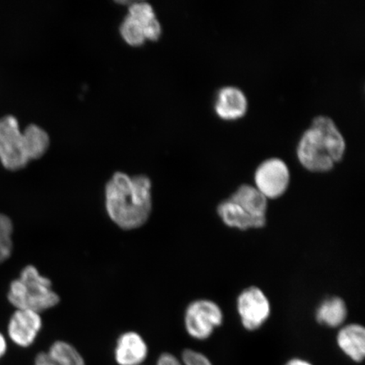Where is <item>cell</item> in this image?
Wrapping results in <instances>:
<instances>
[{
  "label": "cell",
  "instance_id": "cell-19",
  "mask_svg": "<svg viewBox=\"0 0 365 365\" xmlns=\"http://www.w3.org/2000/svg\"><path fill=\"white\" fill-rule=\"evenodd\" d=\"M120 30L122 38L131 46H139L145 42L143 26L129 15L123 20Z\"/></svg>",
  "mask_w": 365,
  "mask_h": 365
},
{
  "label": "cell",
  "instance_id": "cell-2",
  "mask_svg": "<svg viewBox=\"0 0 365 365\" xmlns=\"http://www.w3.org/2000/svg\"><path fill=\"white\" fill-rule=\"evenodd\" d=\"M346 152V140L334 120L327 115L313 118L297 147V156L303 167L312 172L330 171Z\"/></svg>",
  "mask_w": 365,
  "mask_h": 365
},
{
  "label": "cell",
  "instance_id": "cell-13",
  "mask_svg": "<svg viewBox=\"0 0 365 365\" xmlns=\"http://www.w3.org/2000/svg\"><path fill=\"white\" fill-rule=\"evenodd\" d=\"M337 344L346 356L355 362L363 361L365 356V330L359 324L341 328L337 335Z\"/></svg>",
  "mask_w": 365,
  "mask_h": 365
},
{
  "label": "cell",
  "instance_id": "cell-17",
  "mask_svg": "<svg viewBox=\"0 0 365 365\" xmlns=\"http://www.w3.org/2000/svg\"><path fill=\"white\" fill-rule=\"evenodd\" d=\"M156 365H212L207 356L192 349H186L182 353L181 359L170 353L159 356Z\"/></svg>",
  "mask_w": 365,
  "mask_h": 365
},
{
  "label": "cell",
  "instance_id": "cell-1",
  "mask_svg": "<svg viewBox=\"0 0 365 365\" xmlns=\"http://www.w3.org/2000/svg\"><path fill=\"white\" fill-rule=\"evenodd\" d=\"M105 211L122 230H138L153 212L152 181L145 175L114 173L105 186Z\"/></svg>",
  "mask_w": 365,
  "mask_h": 365
},
{
  "label": "cell",
  "instance_id": "cell-23",
  "mask_svg": "<svg viewBox=\"0 0 365 365\" xmlns=\"http://www.w3.org/2000/svg\"><path fill=\"white\" fill-rule=\"evenodd\" d=\"M285 365H312V364L307 361V360L300 359H291L290 361L287 362Z\"/></svg>",
  "mask_w": 365,
  "mask_h": 365
},
{
  "label": "cell",
  "instance_id": "cell-16",
  "mask_svg": "<svg viewBox=\"0 0 365 365\" xmlns=\"http://www.w3.org/2000/svg\"><path fill=\"white\" fill-rule=\"evenodd\" d=\"M348 314L346 304L339 297H331L323 301L317 310L316 318L322 325L339 327Z\"/></svg>",
  "mask_w": 365,
  "mask_h": 365
},
{
  "label": "cell",
  "instance_id": "cell-22",
  "mask_svg": "<svg viewBox=\"0 0 365 365\" xmlns=\"http://www.w3.org/2000/svg\"><path fill=\"white\" fill-rule=\"evenodd\" d=\"M7 351V341L6 337L0 332V359L6 354Z\"/></svg>",
  "mask_w": 365,
  "mask_h": 365
},
{
  "label": "cell",
  "instance_id": "cell-9",
  "mask_svg": "<svg viewBox=\"0 0 365 365\" xmlns=\"http://www.w3.org/2000/svg\"><path fill=\"white\" fill-rule=\"evenodd\" d=\"M214 109L222 120H236L247 112L248 98L238 86H222L217 91Z\"/></svg>",
  "mask_w": 365,
  "mask_h": 365
},
{
  "label": "cell",
  "instance_id": "cell-20",
  "mask_svg": "<svg viewBox=\"0 0 365 365\" xmlns=\"http://www.w3.org/2000/svg\"><path fill=\"white\" fill-rule=\"evenodd\" d=\"M129 16L140 22L141 25L156 17L153 8L148 2H135L129 8Z\"/></svg>",
  "mask_w": 365,
  "mask_h": 365
},
{
  "label": "cell",
  "instance_id": "cell-11",
  "mask_svg": "<svg viewBox=\"0 0 365 365\" xmlns=\"http://www.w3.org/2000/svg\"><path fill=\"white\" fill-rule=\"evenodd\" d=\"M217 214L223 223L230 227L242 231L250 228H262L266 225L267 219L250 215L234 200L227 199L218 205Z\"/></svg>",
  "mask_w": 365,
  "mask_h": 365
},
{
  "label": "cell",
  "instance_id": "cell-12",
  "mask_svg": "<svg viewBox=\"0 0 365 365\" xmlns=\"http://www.w3.org/2000/svg\"><path fill=\"white\" fill-rule=\"evenodd\" d=\"M35 365H86L85 360L74 346L66 341H56L47 352L36 356Z\"/></svg>",
  "mask_w": 365,
  "mask_h": 365
},
{
  "label": "cell",
  "instance_id": "cell-6",
  "mask_svg": "<svg viewBox=\"0 0 365 365\" xmlns=\"http://www.w3.org/2000/svg\"><path fill=\"white\" fill-rule=\"evenodd\" d=\"M0 161L8 170H22L30 161L22 147V132L16 118L9 115L0 120Z\"/></svg>",
  "mask_w": 365,
  "mask_h": 365
},
{
  "label": "cell",
  "instance_id": "cell-5",
  "mask_svg": "<svg viewBox=\"0 0 365 365\" xmlns=\"http://www.w3.org/2000/svg\"><path fill=\"white\" fill-rule=\"evenodd\" d=\"M289 166L279 158L264 160L255 170L254 180L255 187L267 199H277L284 195L290 184Z\"/></svg>",
  "mask_w": 365,
  "mask_h": 365
},
{
  "label": "cell",
  "instance_id": "cell-18",
  "mask_svg": "<svg viewBox=\"0 0 365 365\" xmlns=\"http://www.w3.org/2000/svg\"><path fill=\"white\" fill-rule=\"evenodd\" d=\"M14 226L11 219L0 213V264L11 257L13 251L12 235Z\"/></svg>",
  "mask_w": 365,
  "mask_h": 365
},
{
  "label": "cell",
  "instance_id": "cell-4",
  "mask_svg": "<svg viewBox=\"0 0 365 365\" xmlns=\"http://www.w3.org/2000/svg\"><path fill=\"white\" fill-rule=\"evenodd\" d=\"M222 322V310L212 300H195L185 309V330L195 339H207Z\"/></svg>",
  "mask_w": 365,
  "mask_h": 365
},
{
  "label": "cell",
  "instance_id": "cell-10",
  "mask_svg": "<svg viewBox=\"0 0 365 365\" xmlns=\"http://www.w3.org/2000/svg\"><path fill=\"white\" fill-rule=\"evenodd\" d=\"M149 353L147 341L136 331L123 333L116 342L114 359L118 365H141Z\"/></svg>",
  "mask_w": 365,
  "mask_h": 365
},
{
  "label": "cell",
  "instance_id": "cell-7",
  "mask_svg": "<svg viewBox=\"0 0 365 365\" xmlns=\"http://www.w3.org/2000/svg\"><path fill=\"white\" fill-rule=\"evenodd\" d=\"M237 309L242 325L248 331L259 329L271 314L270 301L257 287L242 291L237 300Z\"/></svg>",
  "mask_w": 365,
  "mask_h": 365
},
{
  "label": "cell",
  "instance_id": "cell-8",
  "mask_svg": "<svg viewBox=\"0 0 365 365\" xmlns=\"http://www.w3.org/2000/svg\"><path fill=\"white\" fill-rule=\"evenodd\" d=\"M43 328L41 314L29 309H16L8 324V334L21 348L33 345Z\"/></svg>",
  "mask_w": 365,
  "mask_h": 365
},
{
  "label": "cell",
  "instance_id": "cell-15",
  "mask_svg": "<svg viewBox=\"0 0 365 365\" xmlns=\"http://www.w3.org/2000/svg\"><path fill=\"white\" fill-rule=\"evenodd\" d=\"M49 144L48 134L38 125H30L22 132V147L29 160L43 157Z\"/></svg>",
  "mask_w": 365,
  "mask_h": 365
},
{
  "label": "cell",
  "instance_id": "cell-3",
  "mask_svg": "<svg viewBox=\"0 0 365 365\" xmlns=\"http://www.w3.org/2000/svg\"><path fill=\"white\" fill-rule=\"evenodd\" d=\"M7 298L16 309L40 314L56 307L61 301V297L53 289L52 281L34 264L23 268L19 277L11 282Z\"/></svg>",
  "mask_w": 365,
  "mask_h": 365
},
{
  "label": "cell",
  "instance_id": "cell-14",
  "mask_svg": "<svg viewBox=\"0 0 365 365\" xmlns=\"http://www.w3.org/2000/svg\"><path fill=\"white\" fill-rule=\"evenodd\" d=\"M231 200L254 217L266 218L267 198L257 187L244 184L231 195Z\"/></svg>",
  "mask_w": 365,
  "mask_h": 365
},
{
  "label": "cell",
  "instance_id": "cell-21",
  "mask_svg": "<svg viewBox=\"0 0 365 365\" xmlns=\"http://www.w3.org/2000/svg\"><path fill=\"white\" fill-rule=\"evenodd\" d=\"M141 26H143L145 39L156 41L162 35L161 23L159 22L157 17L143 23Z\"/></svg>",
  "mask_w": 365,
  "mask_h": 365
}]
</instances>
